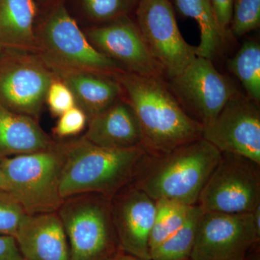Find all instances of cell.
<instances>
[{
  "mask_svg": "<svg viewBox=\"0 0 260 260\" xmlns=\"http://www.w3.org/2000/svg\"><path fill=\"white\" fill-rule=\"evenodd\" d=\"M259 25L260 0H234L229 34L242 37Z\"/></svg>",
  "mask_w": 260,
  "mask_h": 260,
  "instance_id": "25",
  "label": "cell"
},
{
  "mask_svg": "<svg viewBox=\"0 0 260 260\" xmlns=\"http://www.w3.org/2000/svg\"><path fill=\"white\" fill-rule=\"evenodd\" d=\"M183 16L194 19L200 30L197 55L213 59L221 50L228 34L222 30L210 0H170Z\"/></svg>",
  "mask_w": 260,
  "mask_h": 260,
  "instance_id": "20",
  "label": "cell"
},
{
  "mask_svg": "<svg viewBox=\"0 0 260 260\" xmlns=\"http://www.w3.org/2000/svg\"><path fill=\"white\" fill-rule=\"evenodd\" d=\"M203 212L199 205H194L184 225L175 234L150 251L151 260L190 259L198 223Z\"/></svg>",
  "mask_w": 260,
  "mask_h": 260,
  "instance_id": "22",
  "label": "cell"
},
{
  "mask_svg": "<svg viewBox=\"0 0 260 260\" xmlns=\"http://www.w3.org/2000/svg\"><path fill=\"white\" fill-rule=\"evenodd\" d=\"M56 143L37 119L0 108V159L48 150Z\"/></svg>",
  "mask_w": 260,
  "mask_h": 260,
  "instance_id": "18",
  "label": "cell"
},
{
  "mask_svg": "<svg viewBox=\"0 0 260 260\" xmlns=\"http://www.w3.org/2000/svg\"><path fill=\"white\" fill-rule=\"evenodd\" d=\"M83 138L111 149L142 148L141 130L134 110L124 96L88 121Z\"/></svg>",
  "mask_w": 260,
  "mask_h": 260,
  "instance_id": "16",
  "label": "cell"
},
{
  "mask_svg": "<svg viewBox=\"0 0 260 260\" xmlns=\"http://www.w3.org/2000/svg\"><path fill=\"white\" fill-rule=\"evenodd\" d=\"M135 13L137 25L166 79L180 75L198 56L197 47L181 36L170 0H140Z\"/></svg>",
  "mask_w": 260,
  "mask_h": 260,
  "instance_id": "9",
  "label": "cell"
},
{
  "mask_svg": "<svg viewBox=\"0 0 260 260\" xmlns=\"http://www.w3.org/2000/svg\"><path fill=\"white\" fill-rule=\"evenodd\" d=\"M62 164L59 142L48 150L0 159L8 191L28 215L60 208L64 201L59 192Z\"/></svg>",
  "mask_w": 260,
  "mask_h": 260,
  "instance_id": "6",
  "label": "cell"
},
{
  "mask_svg": "<svg viewBox=\"0 0 260 260\" xmlns=\"http://www.w3.org/2000/svg\"><path fill=\"white\" fill-rule=\"evenodd\" d=\"M0 189L6 191L8 190V184H7L6 180H5L4 174H3V172H2L1 168H0Z\"/></svg>",
  "mask_w": 260,
  "mask_h": 260,
  "instance_id": "34",
  "label": "cell"
},
{
  "mask_svg": "<svg viewBox=\"0 0 260 260\" xmlns=\"http://www.w3.org/2000/svg\"><path fill=\"white\" fill-rule=\"evenodd\" d=\"M35 1L36 3H37L38 6L41 5V6L47 8L51 6V5L59 3V2L61 1V0H35Z\"/></svg>",
  "mask_w": 260,
  "mask_h": 260,
  "instance_id": "33",
  "label": "cell"
},
{
  "mask_svg": "<svg viewBox=\"0 0 260 260\" xmlns=\"http://www.w3.org/2000/svg\"><path fill=\"white\" fill-rule=\"evenodd\" d=\"M35 0H0V47L37 53Z\"/></svg>",
  "mask_w": 260,
  "mask_h": 260,
  "instance_id": "19",
  "label": "cell"
},
{
  "mask_svg": "<svg viewBox=\"0 0 260 260\" xmlns=\"http://www.w3.org/2000/svg\"><path fill=\"white\" fill-rule=\"evenodd\" d=\"M56 212L68 237L69 260H109L121 251L111 198L96 193L74 195Z\"/></svg>",
  "mask_w": 260,
  "mask_h": 260,
  "instance_id": "5",
  "label": "cell"
},
{
  "mask_svg": "<svg viewBox=\"0 0 260 260\" xmlns=\"http://www.w3.org/2000/svg\"><path fill=\"white\" fill-rule=\"evenodd\" d=\"M88 122L85 113L76 106L59 116V120L53 128V134L58 138L75 137L85 129Z\"/></svg>",
  "mask_w": 260,
  "mask_h": 260,
  "instance_id": "28",
  "label": "cell"
},
{
  "mask_svg": "<svg viewBox=\"0 0 260 260\" xmlns=\"http://www.w3.org/2000/svg\"><path fill=\"white\" fill-rule=\"evenodd\" d=\"M260 240L252 214L203 212L191 260H245Z\"/></svg>",
  "mask_w": 260,
  "mask_h": 260,
  "instance_id": "11",
  "label": "cell"
},
{
  "mask_svg": "<svg viewBox=\"0 0 260 260\" xmlns=\"http://www.w3.org/2000/svg\"><path fill=\"white\" fill-rule=\"evenodd\" d=\"M210 2L220 28L229 34L234 0H210Z\"/></svg>",
  "mask_w": 260,
  "mask_h": 260,
  "instance_id": "29",
  "label": "cell"
},
{
  "mask_svg": "<svg viewBox=\"0 0 260 260\" xmlns=\"http://www.w3.org/2000/svg\"><path fill=\"white\" fill-rule=\"evenodd\" d=\"M55 78L37 53L1 49L0 108L38 120Z\"/></svg>",
  "mask_w": 260,
  "mask_h": 260,
  "instance_id": "7",
  "label": "cell"
},
{
  "mask_svg": "<svg viewBox=\"0 0 260 260\" xmlns=\"http://www.w3.org/2000/svg\"><path fill=\"white\" fill-rule=\"evenodd\" d=\"M228 68L242 84L246 96L260 102V46L256 41L244 42L236 55L228 61Z\"/></svg>",
  "mask_w": 260,
  "mask_h": 260,
  "instance_id": "21",
  "label": "cell"
},
{
  "mask_svg": "<svg viewBox=\"0 0 260 260\" xmlns=\"http://www.w3.org/2000/svg\"><path fill=\"white\" fill-rule=\"evenodd\" d=\"M167 83L186 112L203 126L213 122L238 92L215 69L212 60L201 56H197L180 75L168 80Z\"/></svg>",
  "mask_w": 260,
  "mask_h": 260,
  "instance_id": "10",
  "label": "cell"
},
{
  "mask_svg": "<svg viewBox=\"0 0 260 260\" xmlns=\"http://www.w3.org/2000/svg\"><path fill=\"white\" fill-rule=\"evenodd\" d=\"M202 138L220 153L242 155L260 164L259 104L237 92L213 122L203 126Z\"/></svg>",
  "mask_w": 260,
  "mask_h": 260,
  "instance_id": "12",
  "label": "cell"
},
{
  "mask_svg": "<svg viewBox=\"0 0 260 260\" xmlns=\"http://www.w3.org/2000/svg\"><path fill=\"white\" fill-rule=\"evenodd\" d=\"M25 260H69L64 225L57 212L24 216L14 237Z\"/></svg>",
  "mask_w": 260,
  "mask_h": 260,
  "instance_id": "15",
  "label": "cell"
},
{
  "mask_svg": "<svg viewBox=\"0 0 260 260\" xmlns=\"http://www.w3.org/2000/svg\"><path fill=\"white\" fill-rule=\"evenodd\" d=\"M186 260H191L190 259H186Z\"/></svg>",
  "mask_w": 260,
  "mask_h": 260,
  "instance_id": "36",
  "label": "cell"
},
{
  "mask_svg": "<svg viewBox=\"0 0 260 260\" xmlns=\"http://www.w3.org/2000/svg\"><path fill=\"white\" fill-rule=\"evenodd\" d=\"M251 214H252L253 221H254L256 232L260 234V205L256 207Z\"/></svg>",
  "mask_w": 260,
  "mask_h": 260,
  "instance_id": "31",
  "label": "cell"
},
{
  "mask_svg": "<svg viewBox=\"0 0 260 260\" xmlns=\"http://www.w3.org/2000/svg\"><path fill=\"white\" fill-rule=\"evenodd\" d=\"M11 193L0 189V234L14 237L20 222L26 215Z\"/></svg>",
  "mask_w": 260,
  "mask_h": 260,
  "instance_id": "26",
  "label": "cell"
},
{
  "mask_svg": "<svg viewBox=\"0 0 260 260\" xmlns=\"http://www.w3.org/2000/svg\"><path fill=\"white\" fill-rule=\"evenodd\" d=\"M193 206L174 200H155V218L150 237V251L184 225Z\"/></svg>",
  "mask_w": 260,
  "mask_h": 260,
  "instance_id": "23",
  "label": "cell"
},
{
  "mask_svg": "<svg viewBox=\"0 0 260 260\" xmlns=\"http://www.w3.org/2000/svg\"><path fill=\"white\" fill-rule=\"evenodd\" d=\"M1 49H2V48H1V47H0V50H1Z\"/></svg>",
  "mask_w": 260,
  "mask_h": 260,
  "instance_id": "35",
  "label": "cell"
},
{
  "mask_svg": "<svg viewBox=\"0 0 260 260\" xmlns=\"http://www.w3.org/2000/svg\"><path fill=\"white\" fill-rule=\"evenodd\" d=\"M135 113L142 148L159 156L202 138L203 126L191 118L171 91L167 80L121 71L114 75Z\"/></svg>",
  "mask_w": 260,
  "mask_h": 260,
  "instance_id": "1",
  "label": "cell"
},
{
  "mask_svg": "<svg viewBox=\"0 0 260 260\" xmlns=\"http://www.w3.org/2000/svg\"><path fill=\"white\" fill-rule=\"evenodd\" d=\"M59 145L63 154L59 192L64 200L85 193L112 198L131 184L145 154L141 148H103L83 136Z\"/></svg>",
  "mask_w": 260,
  "mask_h": 260,
  "instance_id": "3",
  "label": "cell"
},
{
  "mask_svg": "<svg viewBox=\"0 0 260 260\" xmlns=\"http://www.w3.org/2000/svg\"><path fill=\"white\" fill-rule=\"evenodd\" d=\"M24 260H25V259H24Z\"/></svg>",
  "mask_w": 260,
  "mask_h": 260,
  "instance_id": "37",
  "label": "cell"
},
{
  "mask_svg": "<svg viewBox=\"0 0 260 260\" xmlns=\"http://www.w3.org/2000/svg\"><path fill=\"white\" fill-rule=\"evenodd\" d=\"M109 260H141L138 258L135 257L134 256L130 255V254L124 253V251H121L116 254L115 256H113Z\"/></svg>",
  "mask_w": 260,
  "mask_h": 260,
  "instance_id": "32",
  "label": "cell"
},
{
  "mask_svg": "<svg viewBox=\"0 0 260 260\" xmlns=\"http://www.w3.org/2000/svg\"><path fill=\"white\" fill-rule=\"evenodd\" d=\"M78 15L91 25L130 15L140 0H70Z\"/></svg>",
  "mask_w": 260,
  "mask_h": 260,
  "instance_id": "24",
  "label": "cell"
},
{
  "mask_svg": "<svg viewBox=\"0 0 260 260\" xmlns=\"http://www.w3.org/2000/svg\"><path fill=\"white\" fill-rule=\"evenodd\" d=\"M83 31L98 51L118 63L124 71L166 79L161 66L154 59L136 21L130 15L88 26Z\"/></svg>",
  "mask_w": 260,
  "mask_h": 260,
  "instance_id": "13",
  "label": "cell"
},
{
  "mask_svg": "<svg viewBox=\"0 0 260 260\" xmlns=\"http://www.w3.org/2000/svg\"><path fill=\"white\" fill-rule=\"evenodd\" d=\"M221 153L200 138L159 156L145 154L132 181L153 200L198 205L202 190L218 165Z\"/></svg>",
  "mask_w": 260,
  "mask_h": 260,
  "instance_id": "2",
  "label": "cell"
},
{
  "mask_svg": "<svg viewBox=\"0 0 260 260\" xmlns=\"http://www.w3.org/2000/svg\"><path fill=\"white\" fill-rule=\"evenodd\" d=\"M0 260H24L16 240L12 236L0 234Z\"/></svg>",
  "mask_w": 260,
  "mask_h": 260,
  "instance_id": "30",
  "label": "cell"
},
{
  "mask_svg": "<svg viewBox=\"0 0 260 260\" xmlns=\"http://www.w3.org/2000/svg\"><path fill=\"white\" fill-rule=\"evenodd\" d=\"M56 78L69 87L76 106L88 121L123 96L120 83L114 75L95 72L49 68Z\"/></svg>",
  "mask_w": 260,
  "mask_h": 260,
  "instance_id": "17",
  "label": "cell"
},
{
  "mask_svg": "<svg viewBox=\"0 0 260 260\" xmlns=\"http://www.w3.org/2000/svg\"><path fill=\"white\" fill-rule=\"evenodd\" d=\"M198 205L205 212L252 213L260 205V164L242 155L221 153Z\"/></svg>",
  "mask_w": 260,
  "mask_h": 260,
  "instance_id": "8",
  "label": "cell"
},
{
  "mask_svg": "<svg viewBox=\"0 0 260 260\" xmlns=\"http://www.w3.org/2000/svg\"><path fill=\"white\" fill-rule=\"evenodd\" d=\"M46 104L54 116L62 115L72 108L76 107L73 92L61 80L55 78L48 89Z\"/></svg>",
  "mask_w": 260,
  "mask_h": 260,
  "instance_id": "27",
  "label": "cell"
},
{
  "mask_svg": "<svg viewBox=\"0 0 260 260\" xmlns=\"http://www.w3.org/2000/svg\"><path fill=\"white\" fill-rule=\"evenodd\" d=\"M111 213L121 251L141 260H151L150 237L155 200L129 184L111 198Z\"/></svg>",
  "mask_w": 260,
  "mask_h": 260,
  "instance_id": "14",
  "label": "cell"
},
{
  "mask_svg": "<svg viewBox=\"0 0 260 260\" xmlns=\"http://www.w3.org/2000/svg\"><path fill=\"white\" fill-rule=\"evenodd\" d=\"M36 37L37 54L49 68L108 75L124 71L89 42L62 0L47 8L36 25Z\"/></svg>",
  "mask_w": 260,
  "mask_h": 260,
  "instance_id": "4",
  "label": "cell"
}]
</instances>
